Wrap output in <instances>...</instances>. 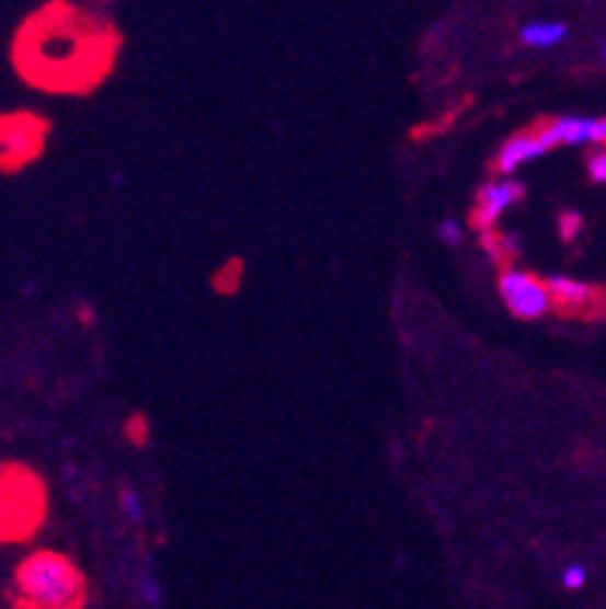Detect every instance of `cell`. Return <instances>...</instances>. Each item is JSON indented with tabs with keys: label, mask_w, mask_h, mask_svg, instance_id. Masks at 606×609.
<instances>
[{
	"label": "cell",
	"mask_w": 606,
	"mask_h": 609,
	"mask_svg": "<svg viewBox=\"0 0 606 609\" xmlns=\"http://www.w3.org/2000/svg\"><path fill=\"white\" fill-rule=\"evenodd\" d=\"M15 609H85V579L58 552H37L19 564L13 579Z\"/></svg>",
	"instance_id": "cell-1"
},
{
	"label": "cell",
	"mask_w": 606,
	"mask_h": 609,
	"mask_svg": "<svg viewBox=\"0 0 606 609\" xmlns=\"http://www.w3.org/2000/svg\"><path fill=\"white\" fill-rule=\"evenodd\" d=\"M43 519V489L37 480L10 467L0 473V540H25Z\"/></svg>",
	"instance_id": "cell-2"
},
{
	"label": "cell",
	"mask_w": 606,
	"mask_h": 609,
	"mask_svg": "<svg viewBox=\"0 0 606 609\" xmlns=\"http://www.w3.org/2000/svg\"><path fill=\"white\" fill-rule=\"evenodd\" d=\"M498 288H501V298L506 303V310L513 312L516 319H525V322L542 319L549 312V307H552L546 279H537L534 273L506 267L501 273V279H498Z\"/></svg>",
	"instance_id": "cell-3"
},
{
	"label": "cell",
	"mask_w": 606,
	"mask_h": 609,
	"mask_svg": "<svg viewBox=\"0 0 606 609\" xmlns=\"http://www.w3.org/2000/svg\"><path fill=\"white\" fill-rule=\"evenodd\" d=\"M525 197V182L518 180H491L485 182L477 192V204H473V212H470V225L477 228V233H489L494 231V225L501 221V216L506 209L518 204Z\"/></svg>",
	"instance_id": "cell-4"
},
{
	"label": "cell",
	"mask_w": 606,
	"mask_h": 609,
	"mask_svg": "<svg viewBox=\"0 0 606 609\" xmlns=\"http://www.w3.org/2000/svg\"><path fill=\"white\" fill-rule=\"evenodd\" d=\"M537 137H540V143L546 146V149H554V146L606 143L601 118H588V116L554 118V122H549V125L537 128Z\"/></svg>",
	"instance_id": "cell-5"
},
{
	"label": "cell",
	"mask_w": 606,
	"mask_h": 609,
	"mask_svg": "<svg viewBox=\"0 0 606 609\" xmlns=\"http://www.w3.org/2000/svg\"><path fill=\"white\" fill-rule=\"evenodd\" d=\"M546 152H549V149L540 143L537 130H525V134H516V137H510V140L501 146V152L494 158V170L501 173V180H510L522 164L537 161V158H542Z\"/></svg>",
	"instance_id": "cell-6"
},
{
	"label": "cell",
	"mask_w": 606,
	"mask_h": 609,
	"mask_svg": "<svg viewBox=\"0 0 606 609\" xmlns=\"http://www.w3.org/2000/svg\"><path fill=\"white\" fill-rule=\"evenodd\" d=\"M546 288H549L552 303L564 307V310H580V307H585V303L594 298V288L588 286V283H580V279H573V276H561V273L549 276V279H546Z\"/></svg>",
	"instance_id": "cell-7"
},
{
	"label": "cell",
	"mask_w": 606,
	"mask_h": 609,
	"mask_svg": "<svg viewBox=\"0 0 606 609\" xmlns=\"http://www.w3.org/2000/svg\"><path fill=\"white\" fill-rule=\"evenodd\" d=\"M518 37L528 49H552L568 37V25L564 22H530L518 31Z\"/></svg>",
	"instance_id": "cell-8"
},
{
	"label": "cell",
	"mask_w": 606,
	"mask_h": 609,
	"mask_svg": "<svg viewBox=\"0 0 606 609\" xmlns=\"http://www.w3.org/2000/svg\"><path fill=\"white\" fill-rule=\"evenodd\" d=\"M479 243L485 249V255L491 261H498V264H506V261L518 258V240L513 233H498V231H489V233H479Z\"/></svg>",
	"instance_id": "cell-9"
},
{
	"label": "cell",
	"mask_w": 606,
	"mask_h": 609,
	"mask_svg": "<svg viewBox=\"0 0 606 609\" xmlns=\"http://www.w3.org/2000/svg\"><path fill=\"white\" fill-rule=\"evenodd\" d=\"M137 595H140L142 604H149V607H161V600H164V585L158 579L156 573H146L137 585Z\"/></svg>",
	"instance_id": "cell-10"
},
{
	"label": "cell",
	"mask_w": 606,
	"mask_h": 609,
	"mask_svg": "<svg viewBox=\"0 0 606 609\" xmlns=\"http://www.w3.org/2000/svg\"><path fill=\"white\" fill-rule=\"evenodd\" d=\"M118 504H122V513H125V519H128L130 525H140L142 521L140 494L134 492V489H125V492L118 494Z\"/></svg>",
	"instance_id": "cell-11"
},
{
	"label": "cell",
	"mask_w": 606,
	"mask_h": 609,
	"mask_svg": "<svg viewBox=\"0 0 606 609\" xmlns=\"http://www.w3.org/2000/svg\"><path fill=\"white\" fill-rule=\"evenodd\" d=\"M125 434H128V440L134 446H146L149 440V425H146V418L142 415H130L128 425H125Z\"/></svg>",
	"instance_id": "cell-12"
},
{
	"label": "cell",
	"mask_w": 606,
	"mask_h": 609,
	"mask_svg": "<svg viewBox=\"0 0 606 609\" xmlns=\"http://www.w3.org/2000/svg\"><path fill=\"white\" fill-rule=\"evenodd\" d=\"M585 579H588V571H585L582 564H570V567H564V573H561V585H564L568 591H580L582 585H585Z\"/></svg>",
	"instance_id": "cell-13"
},
{
	"label": "cell",
	"mask_w": 606,
	"mask_h": 609,
	"mask_svg": "<svg viewBox=\"0 0 606 609\" xmlns=\"http://www.w3.org/2000/svg\"><path fill=\"white\" fill-rule=\"evenodd\" d=\"M461 225L455 219H443L437 225V237H439V243H446V246H458L461 243Z\"/></svg>",
	"instance_id": "cell-14"
},
{
	"label": "cell",
	"mask_w": 606,
	"mask_h": 609,
	"mask_svg": "<svg viewBox=\"0 0 606 609\" xmlns=\"http://www.w3.org/2000/svg\"><path fill=\"white\" fill-rule=\"evenodd\" d=\"M588 176H592L594 182L606 185V149H601V152H594V156L588 158Z\"/></svg>",
	"instance_id": "cell-15"
},
{
	"label": "cell",
	"mask_w": 606,
	"mask_h": 609,
	"mask_svg": "<svg viewBox=\"0 0 606 609\" xmlns=\"http://www.w3.org/2000/svg\"><path fill=\"white\" fill-rule=\"evenodd\" d=\"M576 228H580V216H576V212H568V216H564V237H573V233H576Z\"/></svg>",
	"instance_id": "cell-16"
},
{
	"label": "cell",
	"mask_w": 606,
	"mask_h": 609,
	"mask_svg": "<svg viewBox=\"0 0 606 609\" xmlns=\"http://www.w3.org/2000/svg\"><path fill=\"white\" fill-rule=\"evenodd\" d=\"M601 125H604V140H606V118H601Z\"/></svg>",
	"instance_id": "cell-17"
},
{
	"label": "cell",
	"mask_w": 606,
	"mask_h": 609,
	"mask_svg": "<svg viewBox=\"0 0 606 609\" xmlns=\"http://www.w3.org/2000/svg\"><path fill=\"white\" fill-rule=\"evenodd\" d=\"M604 61H606V43H604Z\"/></svg>",
	"instance_id": "cell-18"
}]
</instances>
